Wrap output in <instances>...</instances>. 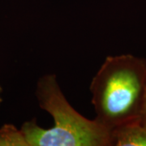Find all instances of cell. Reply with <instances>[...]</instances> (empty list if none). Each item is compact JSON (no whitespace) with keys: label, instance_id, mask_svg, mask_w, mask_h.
I'll return each instance as SVG.
<instances>
[{"label":"cell","instance_id":"cell-1","mask_svg":"<svg viewBox=\"0 0 146 146\" xmlns=\"http://www.w3.org/2000/svg\"><path fill=\"white\" fill-rule=\"evenodd\" d=\"M39 106L51 115L54 125L43 128L36 118L21 129L29 146H113L112 131L94 118L89 119L69 103L55 74L38 79L35 89Z\"/></svg>","mask_w":146,"mask_h":146},{"label":"cell","instance_id":"cell-2","mask_svg":"<svg viewBox=\"0 0 146 146\" xmlns=\"http://www.w3.org/2000/svg\"><path fill=\"white\" fill-rule=\"evenodd\" d=\"M146 83V58L131 54L105 61L90 84L95 119L114 130L139 122Z\"/></svg>","mask_w":146,"mask_h":146},{"label":"cell","instance_id":"cell-3","mask_svg":"<svg viewBox=\"0 0 146 146\" xmlns=\"http://www.w3.org/2000/svg\"><path fill=\"white\" fill-rule=\"evenodd\" d=\"M113 146H146V126L134 122L112 130Z\"/></svg>","mask_w":146,"mask_h":146},{"label":"cell","instance_id":"cell-4","mask_svg":"<svg viewBox=\"0 0 146 146\" xmlns=\"http://www.w3.org/2000/svg\"><path fill=\"white\" fill-rule=\"evenodd\" d=\"M0 146H29L21 128L11 123L0 127Z\"/></svg>","mask_w":146,"mask_h":146},{"label":"cell","instance_id":"cell-5","mask_svg":"<svg viewBox=\"0 0 146 146\" xmlns=\"http://www.w3.org/2000/svg\"><path fill=\"white\" fill-rule=\"evenodd\" d=\"M139 123L142 125L146 126V83L144 91V96H143V102H142V106H141V115Z\"/></svg>","mask_w":146,"mask_h":146},{"label":"cell","instance_id":"cell-6","mask_svg":"<svg viewBox=\"0 0 146 146\" xmlns=\"http://www.w3.org/2000/svg\"><path fill=\"white\" fill-rule=\"evenodd\" d=\"M2 92H3V89L0 85V108H1V106L3 103V98H2Z\"/></svg>","mask_w":146,"mask_h":146}]
</instances>
